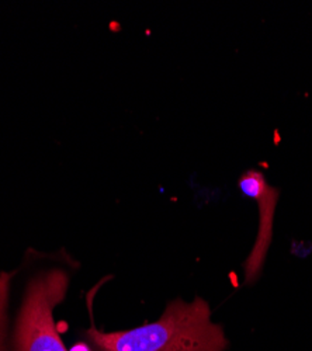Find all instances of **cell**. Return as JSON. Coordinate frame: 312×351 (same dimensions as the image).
I'll return each mask as SVG.
<instances>
[{"label": "cell", "instance_id": "6da1fadb", "mask_svg": "<svg viewBox=\"0 0 312 351\" xmlns=\"http://www.w3.org/2000/svg\"><path fill=\"white\" fill-rule=\"evenodd\" d=\"M76 271L68 252L33 249L17 269L0 273V351H69L53 313Z\"/></svg>", "mask_w": 312, "mask_h": 351}, {"label": "cell", "instance_id": "7a4b0ae2", "mask_svg": "<svg viewBox=\"0 0 312 351\" xmlns=\"http://www.w3.org/2000/svg\"><path fill=\"white\" fill-rule=\"evenodd\" d=\"M93 351H225L224 329L208 304L197 297L169 302L159 319L128 330L103 332L95 324L83 332Z\"/></svg>", "mask_w": 312, "mask_h": 351}, {"label": "cell", "instance_id": "3957f363", "mask_svg": "<svg viewBox=\"0 0 312 351\" xmlns=\"http://www.w3.org/2000/svg\"><path fill=\"white\" fill-rule=\"evenodd\" d=\"M241 193L256 201L259 213V228L254 245L245 260V281L253 284L262 273L265 260L273 238V221L277 202L280 199V190L269 184L263 171L258 169L245 170L238 179Z\"/></svg>", "mask_w": 312, "mask_h": 351}, {"label": "cell", "instance_id": "277c9868", "mask_svg": "<svg viewBox=\"0 0 312 351\" xmlns=\"http://www.w3.org/2000/svg\"><path fill=\"white\" fill-rule=\"evenodd\" d=\"M69 351H93V348L91 347V344L88 341L82 340V341L75 343Z\"/></svg>", "mask_w": 312, "mask_h": 351}]
</instances>
